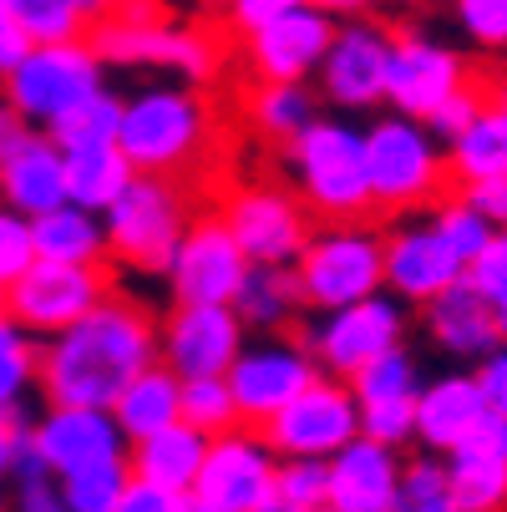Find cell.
I'll return each mask as SVG.
<instances>
[{"mask_svg": "<svg viewBox=\"0 0 507 512\" xmlns=\"http://www.w3.org/2000/svg\"><path fill=\"white\" fill-rule=\"evenodd\" d=\"M158 365V315L132 300L112 295L82 315L71 330L51 335L41 345V396L46 406H92L107 411L132 376Z\"/></svg>", "mask_w": 507, "mask_h": 512, "instance_id": "cell-1", "label": "cell"}, {"mask_svg": "<svg viewBox=\"0 0 507 512\" xmlns=\"http://www.w3.org/2000/svg\"><path fill=\"white\" fill-rule=\"evenodd\" d=\"M213 137H219V117L193 87H142L122 97L117 148L132 163V173L183 178L198 158H208Z\"/></svg>", "mask_w": 507, "mask_h": 512, "instance_id": "cell-2", "label": "cell"}, {"mask_svg": "<svg viewBox=\"0 0 507 512\" xmlns=\"http://www.w3.org/2000/svg\"><path fill=\"white\" fill-rule=\"evenodd\" d=\"M284 183L320 224H366L371 183L360 127L345 117H315L295 142H284Z\"/></svg>", "mask_w": 507, "mask_h": 512, "instance_id": "cell-3", "label": "cell"}, {"mask_svg": "<svg viewBox=\"0 0 507 512\" xmlns=\"http://www.w3.org/2000/svg\"><path fill=\"white\" fill-rule=\"evenodd\" d=\"M360 148H366L371 213H421L452 193L447 148L411 117H376L360 132Z\"/></svg>", "mask_w": 507, "mask_h": 512, "instance_id": "cell-4", "label": "cell"}, {"mask_svg": "<svg viewBox=\"0 0 507 512\" xmlns=\"http://www.w3.org/2000/svg\"><path fill=\"white\" fill-rule=\"evenodd\" d=\"M193 224V198L178 178H153L137 173L122 198L102 213L107 234V264L132 269V274H168L178 239Z\"/></svg>", "mask_w": 507, "mask_h": 512, "instance_id": "cell-5", "label": "cell"}, {"mask_svg": "<svg viewBox=\"0 0 507 512\" xmlns=\"http://www.w3.org/2000/svg\"><path fill=\"white\" fill-rule=\"evenodd\" d=\"M102 61L92 56L87 36L82 41H56V46H31L21 56V66L11 71L6 82V102L31 132H46L56 127L66 112H77L82 102H92L97 92H107V77H102Z\"/></svg>", "mask_w": 507, "mask_h": 512, "instance_id": "cell-6", "label": "cell"}, {"mask_svg": "<svg viewBox=\"0 0 507 512\" xmlns=\"http://www.w3.org/2000/svg\"><path fill=\"white\" fill-rule=\"evenodd\" d=\"M295 279L310 310H345L355 300L386 295L381 234L371 224H320L295 259Z\"/></svg>", "mask_w": 507, "mask_h": 512, "instance_id": "cell-7", "label": "cell"}, {"mask_svg": "<svg viewBox=\"0 0 507 512\" xmlns=\"http://www.w3.org/2000/svg\"><path fill=\"white\" fill-rule=\"evenodd\" d=\"M87 46L102 66H163L188 87H213L224 66V46L208 26H183V21H158V26H117L102 21L87 31Z\"/></svg>", "mask_w": 507, "mask_h": 512, "instance_id": "cell-8", "label": "cell"}, {"mask_svg": "<svg viewBox=\"0 0 507 512\" xmlns=\"http://www.w3.org/2000/svg\"><path fill=\"white\" fill-rule=\"evenodd\" d=\"M224 229L234 234V244L244 249L249 264H274V269H295L300 249L315 234L310 208L295 198L289 183L259 178V183H239L224 203H219Z\"/></svg>", "mask_w": 507, "mask_h": 512, "instance_id": "cell-9", "label": "cell"}, {"mask_svg": "<svg viewBox=\"0 0 507 512\" xmlns=\"http://www.w3.org/2000/svg\"><path fill=\"white\" fill-rule=\"evenodd\" d=\"M112 295V264H46L36 259L16 284H6V320L26 335L51 340L92 315Z\"/></svg>", "mask_w": 507, "mask_h": 512, "instance_id": "cell-10", "label": "cell"}, {"mask_svg": "<svg viewBox=\"0 0 507 512\" xmlns=\"http://www.w3.org/2000/svg\"><path fill=\"white\" fill-rule=\"evenodd\" d=\"M391 46L396 31L355 16L335 21V36L325 46V61L315 71V97H325L335 112H371L386 102V77H391Z\"/></svg>", "mask_w": 507, "mask_h": 512, "instance_id": "cell-11", "label": "cell"}, {"mask_svg": "<svg viewBox=\"0 0 507 512\" xmlns=\"http://www.w3.org/2000/svg\"><path fill=\"white\" fill-rule=\"evenodd\" d=\"M305 350L315 355L320 376L350 381L360 365H371L376 355L406 345V305L391 295H371V300H355L345 310H325L305 335Z\"/></svg>", "mask_w": 507, "mask_h": 512, "instance_id": "cell-12", "label": "cell"}, {"mask_svg": "<svg viewBox=\"0 0 507 512\" xmlns=\"http://www.w3.org/2000/svg\"><path fill=\"white\" fill-rule=\"evenodd\" d=\"M315 376H320V365H315V355L305 350L300 335H259V340H244V350L229 365L224 381L234 391L239 421L259 431L269 416H279L289 401H295Z\"/></svg>", "mask_w": 507, "mask_h": 512, "instance_id": "cell-13", "label": "cell"}, {"mask_svg": "<svg viewBox=\"0 0 507 512\" xmlns=\"http://www.w3.org/2000/svg\"><path fill=\"white\" fill-rule=\"evenodd\" d=\"M259 436L269 442L274 457H315V462H330L340 447H350L355 436H360V406H355V396H350L345 381L315 376L279 416H269L259 426Z\"/></svg>", "mask_w": 507, "mask_h": 512, "instance_id": "cell-14", "label": "cell"}, {"mask_svg": "<svg viewBox=\"0 0 507 512\" xmlns=\"http://www.w3.org/2000/svg\"><path fill=\"white\" fill-rule=\"evenodd\" d=\"M274 467L279 457L269 452L264 436L254 426H234L208 442L188 502L203 512H264L274 502Z\"/></svg>", "mask_w": 507, "mask_h": 512, "instance_id": "cell-15", "label": "cell"}, {"mask_svg": "<svg viewBox=\"0 0 507 512\" xmlns=\"http://www.w3.org/2000/svg\"><path fill=\"white\" fill-rule=\"evenodd\" d=\"M462 87H472V66H467V56L457 46L426 36V31H396L391 77H386V107L396 117L426 122Z\"/></svg>", "mask_w": 507, "mask_h": 512, "instance_id": "cell-16", "label": "cell"}, {"mask_svg": "<svg viewBox=\"0 0 507 512\" xmlns=\"http://www.w3.org/2000/svg\"><path fill=\"white\" fill-rule=\"evenodd\" d=\"M249 330L229 305H173L158 320V365L178 381H203V376H229L239 360Z\"/></svg>", "mask_w": 507, "mask_h": 512, "instance_id": "cell-17", "label": "cell"}, {"mask_svg": "<svg viewBox=\"0 0 507 512\" xmlns=\"http://www.w3.org/2000/svg\"><path fill=\"white\" fill-rule=\"evenodd\" d=\"M244 274H249V259L234 244V234L224 229V218L219 213H193V224L178 239L163 279H168L178 305H229L239 295Z\"/></svg>", "mask_w": 507, "mask_h": 512, "instance_id": "cell-18", "label": "cell"}, {"mask_svg": "<svg viewBox=\"0 0 507 512\" xmlns=\"http://www.w3.org/2000/svg\"><path fill=\"white\" fill-rule=\"evenodd\" d=\"M330 36H335L330 16H320L315 6H295L264 21L259 31H249L239 56H244L249 82H315Z\"/></svg>", "mask_w": 507, "mask_h": 512, "instance_id": "cell-19", "label": "cell"}, {"mask_svg": "<svg viewBox=\"0 0 507 512\" xmlns=\"http://www.w3.org/2000/svg\"><path fill=\"white\" fill-rule=\"evenodd\" d=\"M31 442L51 477L127 457V442H122L112 411H92V406H46L31 421Z\"/></svg>", "mask_w": 507, "mask_h": 512, "instance_id": "cell-20", "label": "cell"}, {"mask_svg": "<svg viewBox=\"0 0 507 512\" xmlns=\"http://www.w3.org/2000/svg\"><path fill=\"white\" fill-rule=\"evenodd\" d=\"M467 269L457 254L431 234V224H401L396 234H381V279L386 295L401 305H426L442 289H452Z\"/></svg>", "mask_w": 507, "mask_h": 512, "instance_id": "cell-21", "label": "cell"}, {"mask_svg": "<svg viewBox=\"0 0 507 512\" xmlns=\"http://www.w3.org/2000/svg\"><path fill=\"white\" fill-rule=\"evenodd\" d=\"M447 462V487L457 497V512H507V421L482 416L477 431Z\"/></svg>", "mask_w": 507, "mask_h": 512, "instance_id": "cell-22", "label": "cell"}, {"mask_svg": "<svg viewBox=\"0 0 507 512\" xmlns=\"http://www.w3.org/2000/svg\"><path fill=\"white\" fill-rule=\"evenodd\" d=\"M325 467H330L325 507H335V512H386L396 497V482H401V452L366 442V436L340 447Z\"/></svg>", "mask_w": 507, "mask_h": 512, "instance_id": "cell-23", "label": "cell"}, {"mask_svg": "<svg viewBox=\"0 0 507 512\" xmlns=\"http://www.w3.org/2000/svg\"><path fill=\"white\" fill-rule=\"evenodd\" d=\"M482 416H487V401H482L477 376L421 381V391H416V442L431 457H447V452H457L467 436L477 431Z\"/></svg>", "mask_w": 507, "mask_h": 512, "instance_id": "cell-24", "label": "cell"}, {"mask_svg": "<svg viewBox=\"0 0 507 512\" xmlns=\"http://www.w3.org/2000/svg\"><path fill=\"white\" fill-rule=\"evenodd\" d=\"M66 203V173H61V148L46 132H26L11 158L0 163V208L21 218H41Z\"/></svg>", "mask_w": 507, "mask_h": 512, "instance_id": "cell-25", "label": "cell"}, {"mask_svg": "<svg viewBox=\"0 0 507 512\" xmlns=\"http://www.w3.org/2000/svg\"><path fill=\"white\" fill-rule=\"evenodd\" d=\"M421 325H426V340H431V345L447 350V355H457V360H482L487 350L502 345L497 320H492V310L482 305V295L467 284V274H462L452 289H442L437 300L421 305Z\"/></svg>", "mask_w": 507, "mask_h": 512, "instance_id": "cell-26", "label": "cell"}, {"mask_svg": "<svg viewBox=\"0 0 507 512\" xmlns=\"http://www.w3.org/2000/svg\"><path fill=\"white\" fill-rule=\"evenodd\" d=\"M203 457H208V436L193 431L188 421H173L153 436H142V442L127 447V467L137 482H153L163 492H193L198 472H203Z\"/></svg>", "mask_w": 507, "mask_h": 512, "instance_id": "cell-27", "label": "cell"}, {"mask_svg": "<svg viewBox=\"0 0 507 512\" xmlns=\"http://www.w3.org/2000/svg\"><path fill=\"white\" fill-rule=\"evenodd\" d=\"M447 173L452 188L507 178V107L492 97L477 107V117L447 142Z\"/></svg>", "mask_w": 507, "mask_h": 512, "instance_id": "cell-28", "label": "cell"}, {"mask_svg": "<svg viewBox=\"0 0 507 512\" xmlns=\"http://www.w3.org/2000/svg\"><path fill=\"white\" fill-rule=\"evenodd\" d=\"M61 173H66V203H71V208H87V213H97V218H102V213L122 198V188L137 178L117 142L66 148V153H61Z\"/></svg>", "mask_w": 507, "mask_h": 512, "instance_id": "cell-29", "label": "cell"}, {"mask_svg": "<svg viewBox=\"0 0 507 512\" xmlns=\"http://www.w3.org/2000/svg\"><path fill=\"white\" fill-rule=\"evenodd\" d=\"M229 310L239 315L244 330H259V335H279V330H289V320L305 310V295H300L295 269L249 264V274H244V284H239V295L229 300Z\"/></svg>", "mask_w": 507, "mask_h": 512, "instance_id": "cell-30", "label": "cell"}, {"mask_svg": "<svg viewBox=\"0 0 507 512\" xmlns=\"http://www.w3.org/2000/svg\"><path fill=\"white\" fill-rule=\"evenodd\" d=\"M178 391H183V381L173 371H163V365H148L142 376H132L122 386V396L107 406L117 431H122V442L132 447V442H142V436H153V431L183 421L178 416Z\"/></svg>", "mask_w": 507, "mask_h": 512, "instance_id": "cell-31", "label": "cell"}, {"mask_svg": "<svg viewBox=\"0 0 507 512\" xmlns=\"http://www.w3.org/2000/svg\"><path fill=\"white\" fill-rule=\"evenodd\" d=\"M31 244H36V259L46 264H107L102 218L87 208H71V203L31 218Z\"/></svg>", "mask_w": 507, "mask_h": 512, "instance_id": "cell-32", "label": "cell"}, {"mask_svg": "<svg viewBox=\"0 0 507 512\" xmlns=\"http://www.w3.org/2000/svg\"><path fill=\"white\" fill-rule=\"evenodd\" d=\"M244 117L264 142H295L315 117H320V97L310 82H254L244 92Z\"/></svg>", "mask_w": 507, "mask_h": 512, "instance_id": "cell-33", "label": "cell"}, {"mask_svg": "<svg viewBox=\"0 0 507 512\" xmlns=\"http://www.w3.org/2000/svg\"><path fill=\"white\" fill-rule=\"evenodd\" d=\"M345 386H350L355 406H381V401H416V391H421V365H416V355H411L406 345H396V350L376 355L371 365H360V371H355V376H350Z\"/></svg>", "mask_w": 507, "mask_h": 512, "instance_id": "cell-34", "label": "cell"}, {"mask_svg": "<svg viewBox=\"0 0 507 512\" xmlns=\"http://www.w3.org/2000/svg\"><path fill=\"white\" fill-rule=\"evenodd\" d=\"M41 376V340L0 315V411H26Z\"/></svg>", "mask_w": 507, "mask_h": 512, "instance_id": "cell-35", "label": "cell"}, {"mask_svg": "<svg viewBox=\"0 0 507 512\" xmlns=\"http://www.w3.org/2000/svg\"><path fill=\"white\" fill-rule=\"evenodd\" d=\"M127 482H132L127 457H112V462H97V467L56 477V487H61V497H66L71 512H117Z\"/></svg>", "mask_w": 507, "mask_h": 512, "instance_id": "cell-36", "label": "cell"}, {"mask_svg": "<svg viewBox=\"0 0 507 512\" xmlns=\"http://www.w3.org/2000/svg\"><path fill=\"white\" fill-rule=\"evenodd\" d=\"M386 512H457V497L447 487V462L431 452L401 462V482Z\"/></svg>", "mask_w": 507, "mask_h": 512, "instance_id": "cell-37", "label": "cell"}, {"mask_svg": "<svg viewBox=\"0 0 507 512\" xmlns=\"http://www.w3.org/2000/svg\"><path fill=\"white\" fill-rule=\"evenodd\" d=\"M178 416H183L193 431H203L208 442H213V436H224V431H234V426H244V421H239V406H234V391H229L224 376L183 381V391H178Z\"/></svg>", "mask_w": 507, "mask_h": 512, "instance_id": "cell-38", "label": "cell"}, {"mask_svg": "<svg viewBox=\"0 0 507 512\" xmlns=\"http://www.w3.org/2000/svg\"><path fill=\"white\" fill-rule=\"evenodd\" d=\"M426 224H431V234H437V239L457 254V264H462V269H467V264L487 249V239H492V224H487V218H482L462 193H447L437 208H431Z\"/></svg>", "mask_w": 507, "mask_h": 512, "instance_id": "cell-39", "label": "cell"}, {"mask_svg": "<svg viewBox=\"0 0 507 512\" xmlns=\"http://www.w3.org/2000/svg\"><path fill=\"white\" fill-rule=\"evenodd\" d=\"M117 127H122V97L117 92H97L77 112H66L56 127H46V137L66 153V148H92V142H117Z\"/></svg>", "mask_w": 507, "mask_h": 512, "instance_id": "cell-40", "label": "cell"}, {"mask_svg": "<svg viewBox=\"0 0 507 512\" xmlns=\"http://www.w3.org/2000/svg\"><path fill=\"white\" fill-rule=\"evenodd\" d=\"M6 11L26 31L31 46H56V41H82L87 21L77 11V0H6Z\"/></svg>", "mask_w": 507, "mask_h": 512, "instance_id": "cell-41", "label": "cell"}, {"mask_svg": "<svg viewBox=\"0 0 507 512\" xmlns=\"http://www.w3.org/2000/svg\"><path fill=\"white\" fill-rule=\"evenodd\" d=\"M330 497V467L315 457H279L274 467V502L284 512H315Z\"/></svg>", "mask_w": 507, "mask_h": 512, "instance_id": "cell-42", "label": "cell"}, {"mask_svg": "<svg viewBox=\"0 0 507 512\" xmlns=\"http://www.w3.org/2000/svg\"><path fill=\"white\" fill-rule=\"evenodd\" d=\"M467 284L482 295V305L497 320V335L507 340V234H492L487 249L467 264Z\"/></svg>", "mask_w": 507, "mask_h": 512, "instance_id": "cell-43", "label": "cell"}, {"mask_svg": "<svg viewBox=\"0 0 507 512\" xmlns=\"http://www.w3.org/2000/svg\"><path fill=\"white\" fill-rule=\"evenodd\" d=\"M457 26L477 51L507 56V0H457Z\"/></svg>", "mask_w": 507, "mask_h": 512, "instance_id": "cell-44", "label": "cell"}, {"mask_svg": "<svg viewBox=\"0 0 507 512\" xmlns=\"http://www.w3.org/2000/svg\"><path fill=\"white\" fill-rule=\"evenodd\" d=\"M360 436L401 452L416 442V401H381V406H360Z\"/></svg>", "mask_w": 507, "mask_h": 512, "instance_id": "cell-45", "label": "cell"}, {"mask_svg": "<svg viewBox=\"0 0 507 512\" xmlns=\"http://www.w3.org/2000/svg\"><path fill=\"white\" fill-rule=\"evenodd\" d=\"M36 264V244H31V218L0 208V289L16 284L26 269Z\"/></svg>", "mask_w": 507, "mask_h": 512, "instance_id": "cell-46", "label": "cell"}, {"mask_svg": "<svg viewBox=\"0 0 507 512\" xmlns=\"http://www.w3.org/2000/svg\"><path fill=\"white\" fill-rule=\"evenodd\" d=\"M482 102H487V97H482V87L472 82V87H462L457 97H447V102H442L437 112H431V117H426L421 127H426L431 137H437L442 148H447V142H452V137H457V132H462V127H467V122L477 117V107H482Z\"/></svg>", "mask_w": 507, "mask_h": 512, "instance_id": "cell-47", "label": "cell"}, {"mask_svg": "<svg viewBox=\"0 0 507 512\" xmlns=\"http://www.w3.org/2000/svg\"><path fill=\"white\" fill-rule=\"evenodd\" d=\"M295 6H305V0H224V21H229V31H239V36H249V31H259L264 21H274V16H284V11H295Z\"/></svg>", "mask_w": 507, "mask_h": 512, "instance_id": "cell-48", "label": "cell"}, {"mask_svg": "<svg viewBox=\"0 0 507 512\" xmlns=\"http://www.w3.org/2000/svg\"><path fill=\"white\" fill-rule=\"evenodd\" d=\"M6 512H71V507H66L56 477H41V482H11Z\"/></svg>", "mask_w": 507, "mask_h": 512, "instance_id": "cell-49", "label": "cell"}, {"mask_svg": "<svg viewBox=\"0 0 507 512\" xmlns=\"http://www.w3.org/2000/svg\"><path fill=\"white\" fill-rule=\"evenodd\" d=\"M117 512H193V502L183 497V492H163V487H153V482H127V492H122V502H117Z\"/></svg>", "mask_w": 507, "mask_h": 512, "instance_id": "cell-50", "label": "cell"}, {"mask_svg": "<svg viewBox=\"0 0 507 512\" xmlns=\"http://www.w3.org/2000/svg\"><path fill=\"white\" fill-rule=\"evenodd\" d=\"M472 376H477V386H482L487 411L507 421V340H502L497 350H487V355H482V371H472Z\"/></svg>", "mask_w": 507, "mask_h": 512, "instance_id": "cell-51", "label": "cell"}, {"mask_svg": "<svg viewBox=\"0 0 507 512\" xmlns=\"http://www.w3.org/2000/svg\"><path fill=\"white\" fill-rule=\"evenodd\" d=\"M487 224H492V234H507V178H487V183H467V188H457Z\"/></svg>", "mask_w": 507, "mask_h": 512, "instance_id": "cell-52", "label": "cell"}, {"mask_svg": "<svg viewBox=\"0 0 507 512\" xmlns=\"http://www.w3.org/2000/svg\"><path fill=\"white\" fill-rule=\"evenodd\" d=\"M31 51V41H26V31L16 26V16L6 11V0H0V82L11 77V71L21 66V56Z\"/></svg>", "mask_w": 507, "mask_h": 512, "instance_id": "cell-53", "label": "cell"}, {"mask_svg": "<svg viewBox=\"0 0 507 512\" xmlns=\"http://www.w3.org/2000/svg\"><path fill=\"white\" fill-rule=\"evenodd\" d=\"M26 426H31L26 411H0V482L11 477V457H16V442H21Z\"/></svg>", "mask_w": 507, "mask_h": 512, "instance_id": "cell-54", "label": "cell"}, {"mask_svg": "<svg viewBox=\"0 0 507 512\" xmlns=\"http://www.w3.org/2000/svg\"><path fill=\"white\" fill-rule=\"evenodd\" d=\"M305 6H315L330 21H355V16H371L381 0H305Z\"/></svg>", "mask_w": 507, "mask_h": 512, "instance_id": "cell-55", "label": "cell"}, {"mask_svg": "<svg viewBox=\"0 0 507 512\" xmlns=\"http://www.w3.org/2000/svg\"><path fill=\"white\" fill-rule=\"evenodd\" d=\"M26 132H31V127H26V122H21V117L6 107V102H0V163L11 158V148H16V142H21Z\"/></svg>", "mask_w": 507, "mask_h": 512, "instance_id": "cell-56", "label": "cell"}, {"mask_svg": "<svg viewBox=\"0 0 507 512\" xmlns=\"http://www.w3.org/2000/svg\"><path fill=\"white\" fill-rule=\"evenodd\" d=\"M77 11H82V21H87V31H92V26H102L107 16L122 11V0H77Z\"/></svg>", "mask_w": 507, "mask_h": 512, "instance_id": "cell-57", "label": "cell"}, {"mask_svg": "<svg viewBox=\"0 0 507 512\" xmlns=\"http://www.w3.org/2000/svg\"><path fill=\"white\" fill-rule=\"evenodd\" d=\"M497 102H502V107H507V77H502V82H497Z\"/></svg>", "mask_w": 507, "mask_h": 512, "instance_id": "cell-58", "label": "cell"}, {"mask_svg": "<svg viewBox=\"0 0 507 512\" xmlns=\"http://www.w3.org/2000/svg\"><path fill=\"white\" fill-rule=\"evenodd\" d=\"M0 315H6V289H0Z\"/></svg>", "mask_w": 507, "mask_h": 512, "instance_id": "cell-59", "label": "cell"}, {"mask_svg": "<svg viewBox=\"0 0 507 512\" xmlns=\"http://www.w3.org/2000/svg\"><path fill=\"white\" fill-rule=\"evenodd\" d=\"M401 6H426V0H401Z\"/></svg>", "mask_w": 507, "mask_h": 512, "instance_id": "cell-60", "label": "cell"}, {"mask_svg": "<svg viewBox=\"0 0 507 512\" xmlns=\"http://www.w3.org/2000/svg\"><path fill=\"white\" fill-rule=\"evenodd\" d=\"M0 512H6V487H0Z\"/></svg>", "mask_w": 507, "mask_h": 512, "instance_id": "cell-61", "label": "cell"}, {"mask_svg": "<svg viewBox=\"0 0 507 512\" xmlns=\"http://www.w3.org/2000/svg\"><path fill=\"white\" fill-rule=\"evenodd\" d=\"M315 512H335V507H315Z\"/></svg>", "mask_w": 507, "mask_h": 512, "instance_id": "cell-62", "label": "cell"}, {"mask_svg": "<svg viewBox=\"0 0 507 512\" xmlns=\"http://www.w3.org/2000/svg\"><path fill=\"white\" fill-rule=\"evenodd\" d=\"M193 512H203V507H193Z\"/></svg>", "mask_w": 507, "mask_h": 512, "instance_id": "cell-63", "label": "cell"}]
</instances>
